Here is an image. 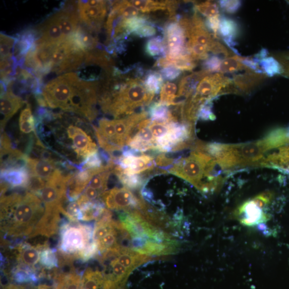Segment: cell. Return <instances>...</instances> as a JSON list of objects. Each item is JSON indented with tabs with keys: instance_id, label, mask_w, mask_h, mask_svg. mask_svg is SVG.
Wrapping results in <instances>:
<instances>
[{
	"instance_id": "cell-1",
	"label": "cell",
	"mask_w": 289,
	"mask_h": 289,
	"mask_svg": "<svg viewBox=\"0 0 289 289\" xmlns=\"http://www.w3.org/2000/svg\"><path fill=\"white\" fill-rule=\"evenodd\" d=\"M118 78L108 79L104 83L100 102L102 110L115 118L128 117L135 111L150 104L155 95L145 89L144 78L136 75L130 77L115 71Z\"/></svg>"
},
{
	"instance_id": "cell-2",
	"label": "cell",
	"mask_w": 289,
	"mask_h": 289,
	"mask_svg": "<svg viewBox=\"0 0 289 289\" xmlns=\"http://www.w3.org/2000/svg\"><path fill=\"white\" fill-rule=\"evenodd\" d=\"M45 212V207L31 192L2 196V228L12 238L32 235Z\"/></svg>"
},
{
	"instance_id": "cell-3",
	"label": "cell",
	"mask_w": 289,
	"mask_h": 289,
	"mask_svg": "<svg viewBox=\"0 0 289 289\" xmlns=\"http://www.w3.org/2000/svg\"><path fill=\"white\" fill-rule=\"evenodd\" d=\"M94 92L92 81L81 80L76 74L69 73L49 81L41 95L46 106L83 115L91 106Z\"/></svg>"
},
{
	"instance_id": "cell-4",
	"label": "cell",
	"mask_w": 289,
	"mask_h": 289,
	"mask_svg": "<svg viewBox=\"0 0 289 289\" xmlns=\"http://www.w3.org/2000/svg\"><path fill=\"white\" fill-rule=\"evenodd\" d=\"M217 164L212 156L194 150L188 157L178 159L168 171L190 183L201 192H212L221 187L223 180L214 172Z\"/></svg>"
},
{
	"instance_id": "cell-5",
	"label": "cell",
	"mask_w": 289,
	"mask_h": 289,
	"mask_svg": "<svg viewBox=\"0 0 289 289\" xmlns=\"http://www.w3.org/2000/svg\"><path fill=\"white\" fill-rule=\"evenodd\" d=\"M120 223L129 239H141L157 243L174 241L161 227L140 211H129L119 215Z\"/></svg>"
},
{
	"instance_id": "cell-6",
	"label": "cell",
	"mask_w": 289,
	"mask_h": 289,
	"mask_svg": "<svg viewBox=\"0 0 289 289\" xmlns=\"http://www.w3.org/2000/svg\"><path fill=\"white\" fill-rule=\"evenodd\" d=\"M93 232L94 227L92 225L76 222L65 223L60 229L61 252L66 256L73 255L78 257L82 251L94 241Z\"/></svg>"
},
{
	"instance_id": "cell-7",
	"label": "cell",
	"mask_w": 289,
	"mask_h": 289,
	"mask_svg": "<svg viewBox=\"0 0 289 289\" xmlns=\"http://www.w3.org/2000/svg\"><path fill=\"white\" fill-rule=\"evenodd\" d=\"M270 192L263 193L247 201L240 206L235 212L243 225L247 226H258L261 230H265V223L270 220V215L265 209L273 198Z\"/></svg>"
},
{
	"instance_id": "cell-8",
	"label": "cell",
	"mask_w": 289,
	"mask_h": 289,
	"mask_svg": "<svg viewBox=\"0 0 289 289\" xmlns=\"http://www.w3.org/2000/svg\"><path fill=\"white\" fill-rule=\"evenodd\" d=\"M227 93H235L232 80L223 74L218 73L209 74L203 78L191 98L203 105L215 96Z\"/></svg>"
},
{
	"instance_id": "cell-9",
	"label": "cell",
	"mask_w": 289,
	"mask_h": 289,
	"mask_svg": "<svg viewBox=\"0 0 289 289\" xmlns=\"http://www.w3.org/2000/svg\"><path fill=\"white\" fill-rule=\"evenodd\" d=\"M100 198L105 206L115 211L144 212L147 210L143 199L137 197L130 189L114 188L104 192Z\"/></svg>"
},
{
	"instance_id": "cell-10",
	"label": "cell",
	"mask_w": 289,
	"mask_h": 289,
	"mask_svg": "<svg viewBox=\"0 0 289 289\" xmlns=\"http://www.w3.org/2000/svg\"><path fill=\"white\" fill-rule=\"evenodd\" d=\"M166 49L164 57L172 61L188 53L186 48V36L185 31L178 22L171 21L165 25L163 29Z\"/></svg>"
},
{
	"instance_id": "cell-11",
	"label": "cell",
	"mask_w": 289,
	"mask_h": 289,
	"mask_svg": "<svg viewBox=\"0 0 289 289\" xmlns=\"http://www.w3.org/2000/svg\"><path fill=\"white\" fill-rule=\"evenodd\" d=\"M77 7L80 20L91 31H99L107 14V2L100 0L80 1Z\"/></svg>"
},
{
	"instance_id": "cell-12",
	"label": "cell",
	"mask_w": 289,
	"mask_h": 289,
	"mask_svg": "<svg viewBox=\"0 0 289 289\" xmlns=\"http://www.w3.org/2000/svg\"><path fill=\"white\" fill-rule=\"evenodd\" d=\"M131 249L148 256H168L176 252L179 243L174 240L170 242L157 243L141 239L131 240Z\"/></svg>"
},
{
	"instance_id": "cell-13",
	"label": "cell",
	"mask_w": 289,
	"mask_h": 289,
	"mask_svg": "<svg viewBox=\"0 0 289 289\" xmlns=\"http://www.w3.org/2000/svg\"><path fill=\"white\" fill-rule=\"evenodd\" d=\"M68 137L72 139L73 147L78 157L86 158L91 154L97 152V145L93 141L91 136L80 128L71 126L67 129Z\"/></svg>"
},
{
	"instance_id": "cell-14",
	"label": "cell",
	"mask_w": 289,
	"mask_h": 289,
	"mask_svg": "<svg viewBox=\"0 0 289 289\" xmlns=\"http://www.w3.org/2000/svg\"><path fill=\"white\" fill-rule=\"evenodd\" d=\"M120 166L123 172L127 175L139 174L145 171L153 170L155 167L154 159L151 156L142 155L125 157L122 155L113 160Z\"/></svg>"
},
{
	"instance_id": "cell-15",
	"label": "cell",
	"mask_w": 289,
	"mask_h": 289,
	"mask_svg": "<svg viewBox=\"0 0 289 289\" xmlns=\"http://www.w3.org/2000/svg\"><path fill=\"white\" fill-rule=\"evenodd\" d=\"M211 74L203 69L202 71L193 73L184 77L179 84L178 93V106L185 103L186 100L194 94L199 83L206 76Z\"/></svg>"
},
{
	"instance_id": "cell-16",
	"label": "cell",
	"mask_w": 289,
	"mask_h": 289,
	"mask_svg": "<svg viewBox=\"0 0 289 289\" xmlns=\"http://www.w3.org/2000/svg\"><path fill=\"white\" fill-rule=\"evenodd\" d=\"M24 101L11 91H6L1 95V129L4 130L7 122L23 106Z\"/></svg>"
},
{
	"instance_id": "cell-17",
	"label": "cell",
	"mask_w": 289,
	"mask_h": 289,
	"mask_svg": "<svg viewBox=\"0 0 289 289\" xmlns=\"http://www.w3.org/2000/svg\"><path fill=\"white\" fill-rule=\"evenodd\" d=\"M266 78V74L250 71L234 76L232 82L236 93L248 94L263 82Z\"/></svg>"
},
{
	"instance_id": "cell-18",
	"label": "cell",
	"mask_w": 289,
	"mask_h": 289,
	"mask_svg": "<svg viewBox=\"0 0 289 289\" xmlns=\"http://www.w3.org/2000/svg\"><path fill=\"white\" fill-rule=\"evenodd\" d=\"M115 259L131 272L138 267L152 259L150 256L143 255L131 248L122 246Z\"/></svg>"
},
{
	"instance_id": "cell-19",
	"label": "cell",
	"mask_w": 289,
	"mask_h": 289,
	"mask_svg": "<svg viewBox=\"0 0 289 289\" xmlns=\"http://www.w3.org/2000/svg\"><path fill=\"white\" fill-rule=\"evenodd\" d=\"M29 180L27 167L1 170V181L10 188H27Z\"/></svg>"
},
{
	"instance_id": "cell-20",
	"label": "cell",
	"mask_w": 289,
	"mask_h": 289,
	"mask_svg": "<svg viewBox=\"0 0 289 289\" xmlns=\"http://www.w3.org/2000/svg\"><path fill=\"white\" fill-rule=\"evenodd\" d=\"M27 168L30 176L49 180L56 170V164L50 159H32L29 157Z\"/></svg>"
},
{
	"instance_id": "cell-21",
	"label": "cell",
	"mask_w": 289,
	"mask_h": 289,
	"mask_svg": "<svg viewBox=\"0 0 289 289\" xmlns=\"http://www.w3.org/2000/svg\"><path fill=\"white\" fill-rule=\"evenodd\" d=\"M0 52H1V71L16 65L13 57L16 39L7 35L0 34Z\"/></svg>"
},
{
	"instance_id": "cell-22",
	"label": "cell",
	"mask_w": 289,
	"mask_h": 289,
	"mask_svg": "<svg viewBox=\"0 0 289 289\" xmlns=\"http://www.w3.org/2000/svg\"><path fill=\"white\" fill-rule=\"evenodd\" d=\"M148 113L153 121L165 123L179 122V120L172 114L169 106L159 102L152 103L148 108Z\"/></svg>"
},
{
	"instance_id": "cell-23",
	"label": "cell",
	"mask_w": 289,
	"mask_h": 289,
	"mask_svg": "<svg viewBox=\"0 0 289 289\" xmlns=\"http://www.w3.org/2000/svg\"><path fill=\"white\" fill-rule=\"evenodd\" d=\"M112 172L117 175L125 187L129 189H139L142 187L144 183V179L141 175L126 174L123 172L122 168L119 165H115Z\"/></svg>"
},
{
	"instance_id": "cell-24",
	"label": "cell",
	"mask_w": 289,
	"mask_h": 289,
	"mask_svg": "<svg viewBox=\"0 0 289 289\" xmlns=\"http://www.w3.org/2000/svg\"><path fill=\"white\" fill-rule=\"evenodd\" d=\"M81 209V220L90 221L99 217L105 209V205L102 201L94 200L82 206Z\"/></svg>"
},
{
	"instance_id": "cell-25",
	"label": "cell",
	"mask_w": 289,
	"mask_h": 289,
	"mask_svg": "<svg viewBox=\"0 0 289 289\" xmlns=\"http://www.w3.org/2000/svg\"><path fill=\"white\" fill-rule=\"evenodd\" d=\"M105 278L99 270L87 269L82 279L83 289H103Z\"/></svg>"
},
{
	"instance_id": "cell-26",
	"label": "cell",
	"mask_w": 289,
	"mask_h": 289,
	"mask_svg": "<svg viewBox=\"0 0 289 289\" xmlns=\"http://www.w3.org/2000/svg\"><path fill=\"white\" fill-rule=\"evenodd\" d=\"M40 252L37 248L28 244L22 245L20 250V261L24 266L33 267L40 261Z\"/></svg>"
},
{
	"instance_id": "cell-27",
	"label": "cell",
	"mask_w": 289,
	"mask_h": 289,
	"mask_svg": "<svg viewBox=\"0 0 289 289\" xmlns=\"http://www.w3.org/2000/svg\"><path fill=\"white\" fill-rule=\"evenodd\" d=\"M178 86L176 84L167 82L164 83L160 91L159 102L167 106H178Z\"/></svg>"
},
{
	"instance_id": "cell-28",
	"label": "cell",
	"mask_w": 289,
	"mask_h": 289,
	"mask_svg": "<svg viewBox=\"0 0 289 289\" xmlns=\"http://www.w3.org/2000/svg\"><path fill=\"white\" fill-rule=\"evenodd\" d=\"M163 78L159 72L149 71L146 72L144 79V84L146 90L151 94H158L163 86Z\"/></svg>"
},
{
	"instance_id": "cell-29",
	"label": "cell",
	"mask_w": 289,
	"mask_h": 289,
	"mask_svg": "<svg viewBox=\"0 0 289 289\" xmlns=\"http://www.w3.org/2000/svg\"><path fill=\"white\" fill-rule=\"evenodd\" d=\"M242 60L243 58L238 56H233L225 59L221 62L218 72L223 74L243 71V70L246 72L252 71L243 64Z\"/></svg>"
},
{
	"instance_id": "cell-30",
	"label": "cell",
	"mask_w": 289,
	"mask_h": 289,
	"mask_svg": "<svg viewBox=\"0 0 289 289\" xmlns=\"http://www.w3.org/2000/svg\"><path fill=\"white\" fill-rule=\"evenodd\" d=\"M19 127L21 132L25 134H30L36 130V120L34 118L28 104L21 112Z\"/></svg>"
},
{
	"instance_id": "cell-31",
	"label": "cell",
	"mask_w": 289,
	"mask_h": 289,
	"mask_svg": "<svg viewBox=\"0 0 289 289\" xmlns=\"http://www.w3.org/2000/svg\"><path fill=\"white\" fill-rule=\"evenodd\" d=\"M146 53L151 57H165L166 49L163 37L157 36L148 39L145 46Z\"/></svg>"
},
{
	"instance_id": "cell-32",
	"label": "cell",
	"mask_w": 289,
	"mask_h": 289,
	"mask_svg": "<svg viewBox=\"0 0 289 289\" xmlns=\"http://www.w3.org/2000/svg\"><path fill=\"white\" fill-rule=\"evenodd\" d=\"M110 10L126 19L137 16L139 14V11L131 5L129 1L113 2L111 3Z\"/></svg>"
},
{
	"instance_id": "cell-33",
	"label": "cell",
	"mask_w": 289,
	"mask_h": 289,
	"mask_svg": "<svg viewBox=\"0 0 289 289\" xmlns=\"http://www.w3.org/2000/svg\"><path fill=\"white\" fill-rule=\"evenodd\" d=\"M56 289H83L81 277L75 273L61 275Z\"/></svg>"
},
{
	"instance_id": "cell-34",
	"label": "cell",
	"mask_w": 289,
	"mask_h": 289,
	"mask_svg": "<svg viewBox=\"0 0 289 289\" xmlns=\"http://www.w3.org/2000/svg\"><path fill=\"white\" fill-rule=\"evenodd\" d=\"M55 250L49 248H43L40 251V263L47 269L57 267L59 260L55 254Z\"/></svg>"
},
{
	"instance_id": "cell-35",
	"label": "cell",
	"mask_w": 289,
	"mask_h": 289,
	"mask_svg": "<svg viewBox=\"0 0 289 289\" xmlns=\"http://www.w3.org/2000/svg\"><path fill=\"white\" fill-rule=\"evenodd\" d=\"M123 230H124V229H123L122 226L120 229L111 233L98 241L95 242L96 244H97L99 256L102 255L105 251L119 244L118 242V235Z\"/></svg>"
},
{
	"instance_id": "cell-36",
	"label": "cell",
	"mask_w": 289,
	"mask_h": 289,
	"mask_svg": "<svg viewBox=\"0 0 289 289\" xmlns=\"http://www.w3.org/2000/svg\"><path fill=\"white\" fill-rule=\"evenodd\" d=\"M220 31L225 40L229 44L232 45L233 38L238 32L237 25L232 20L223 18L221 20L220 25Z\"/></svg>"
},
{
	"instance_id": "cell-37",
	"label": "cell",
	"mask_w": 289,
	"mask_h": 289,
	"mask_svg": "<svg viewBox=\"0 0 289 289\" xmlns=\"http://www.w3.org/2000/svg\"><path fill=\"white\" fill-rule=\"evenodd\" d=\"M195 11L206 16L207 19L213 18L219 15L218 6L215 3L207 1L196 3L194 7Z\"/></svg>"
},
{
	"instance_id": "cell-38",
	"label": "cell",
	"mask_w": 289,
	"mask_h": 289,
	"mask_svg": "<svg viewBox=\"0 0 289 289\" xmlns=\"http://www.w3.org/2000/svg\"><path fill=\"white\" fill-rule=\"evenodd\" d=\"M111 173L112 170H108L95 175L88 186L98 190L101 195L106 191L108 180Z\"/></svg>"
},
{
	"instance_id": "cell-39",
	"label": "cell",
	"mask_w": 289,
	"mask_h": 289,
	"mask_svg": "<svg viewBox=\"0 0 289 289\" xmlns=\"http://www.w3.org/2000/svg\"><path fill=\"white\" fill-rule=\"evenodd\" d=\"M186 48L191 57L196 61L207 60L208 58V49L198 43L188 41Z\"/></svg>"
},
{
	"instance_id": "cell-40",
	"label": "cell",
	"mask_w": 289,
	"mask_h": 289,
	"mask_svg": "<svg viewBox=\"0 0 289 289\" xmlns=\"http://www.w3.org/2000/svg\"><path fill=\"white\" fill-rule=\"evenodd\" d=\"M104 162L98 151L87 157L82 163L78 165V170L82 171L87 169L101 167L103 165H106L103 164Z\"/></svg>"
},
{
	"instance_id": "cell-41",
	"label": "cell",
	"mask_w": 289,
	"mask_h": 289,
	"mask_svg": "<svg viewBox=\"0 0 289 289\" xmlns=\"http://www.w3.org/2000/svg\"><path fill=\"white\" fill-rule=\"evenodd\" d=\"M170 123L152 121L150 125L148 126V128L151 130L155 139V144L157 141L165 137L168 133L170 129Z\"/></svg>"
},
{
	"instance_id": "cell-42",
	"label": "cell",
	"mask_w": 289,
	"mask_h": 289,
	"mask_svg": "<svg viewBox=\"0 0 289 289\" xmlns=\"http://www.w3.org/2000/svg\"><path fill=\"white\" fill-rule=\"evenodd\" d=\"M62 213L71 221L76 222L81 220V206L77 200L69 201V203L67 205L66 208H63Z\"/></svg>"
},
{
	"instance_id": "cell-43",
	"label": "cell",
	"mask_w": 289,
	"mask_h": 289,
	"mask_svg": "<svg viewBox=\"0 0 289 289\" xmlns=\"http://www.w3.org/2000/svg\"><path fill=\"white\" fill-rule=\"evenodd\" d=\"M260 64L262 67L264 69L267 75L282 74L281 67L274 58H264L260 61Z\"/></svg>"
},
{
	"instance_id": "cell-44",
	"label": "cell",
	"mask_w": 289,
	"mask_h": 289,
	"mask_svg": "<svg viewBox=\"0 0 289 289\" xmlns=\"http://www.w3.org/2000/svg\"><path fill=\"white\" fill-rule=\"evenodd\" d=\"M157 28H159L158 26L151 21L135 31L131 35L139 38L153 37L155 36L157 33Z\"/></svg>"
},
{
	"instance_id": "cell-45",
	"label": "cell",
	"mask_w": 289,
	"mask_h": 289,
	"mask_svg": "<svg viewBox=\"0 0 289 289\" xmlns=\"http://www.w3.org/2000/svg\"><path fill=\"white\" fill-rule=\"evenodd\" d=\"M178 159H175L165 155L164 153H161L156 156L155 160V164L161 168L162 172L165 173V170H168L172 166L177 162Z\"/></svg>"
},
{
	"instance_id": "cell-46",
	"label": "cell",
	"mask_w": 289,
	"mask_h": 289,
	"mask_svg": "<svg viewBox=\"0 0 289 289\" xmlns=\"http://www.w3.org/2000/svg\"><path fill=\"white\" fill-rule=\"evenodd\" d=\"M282 69V75L289 77V51L273 55Z\"/></svg>"
},
{
	"instance_id": "cell-47",
	"label": "cell",
	"mask_w": 289,
	"mask_h": 289,
	"mask_svg": "<svg viewBox=\"0 0 289 289\" xmlns=\"http://www.w3.org/2000/svg\"><path fill=\"white\" fill-rule=\"evenodd\" d=\"M159 73L162 75L163 80L173 81L176 80L182 74L179 69L169 66L162 68Z\"/></svg>"
},
{
	"instance_id": "cell-48",
	"label": "cell",
	"mask_w": 289,
	"mask_h": 289,
	"mask_svg": "<svg viewBox=\"0 0 289 289\" xmlns=\"http://www.w3.org/2000/svg\"><path fill=\"white\" fill-rule=\"evenodd\" d=\"M221 61L217 56H213L208 57L204 64V69L210 73L215 72H219Z\"/></svg>"
},
{
	"instance_id": "cell-49",
	"label": "cell",
	"mask_w": 289,
	"mask_h": 289,
	"mask_svg": "<svg viewBox=\"0 0 289 289\" xmlns=\"http://www.w3.org/2000/svg\"><path fill=\"white\" fill-rule=\"evenodd\" d=\"M219 16H220L213 17V18L207 19L206 22H205L207 28L213 32L214 36L216 39H218V31L219 29H220L221 22Z\"/></svg>"
},
{
	"instance_id": "cell-50",
	"label": "cell",
	"mask_w": 289,
	"mask_h": 289,
	"mask_svg": "<svg viewBox=\"0 0 289 289\" xmlns=\"http://www.w3.org/2000/svg\"><path fill=\"white\" fill-rule=\"evenodd\" d=\"M220 4L225 11L233 13L239 10L241 3L239 1H221Z\"/></svg>"
},
{
	"instance_id": "cell-51",
	"label": "cell",
	"mask_w": 289,
	"mask_h": 289,
	"mask_svg": "<svg viewBox=\"0 0 289 289\" xmlns=\"http://www.w3.org/2000/svg\"><path fill=\"white\" fill-rule=\"evenodd\" d=\"M15 277L17 281L23 282L28 280L29 281V279L33 277V275L30 273V270L19 267L16 271Z\"/></svg>"
},
{
	"instance_id": "cell-52",
	"label": "cell",
	"mask_w": 289,
	"mask_h": 289,
	"mask_svg": "<svg viewBox=\"0 0 289 289\" xmlns=\"http://www.w3.org/2000/svg\"><path fill=\"white\" fill-rule=\"evenodd\" d=\"M82 195L89 201L95 200L96 198L101 196L98 190L89 186L86 187Z\"/></svg>"
},
{
	"instance_id": "cell-53",
	"label": "cell",
	"mask_w": 289,
	"mask_h": 289,
	"mask_svg": "<svg viewBox=\"0 0 289 289\" xmlns=\"http://www.w3.org/2000/svg\"><path fill=\"white\" fill-rule=\"evenodd\" d=\"M39 289H49L47 287L41 286L39 288Z\"/></svg>"
}]
</instances>
